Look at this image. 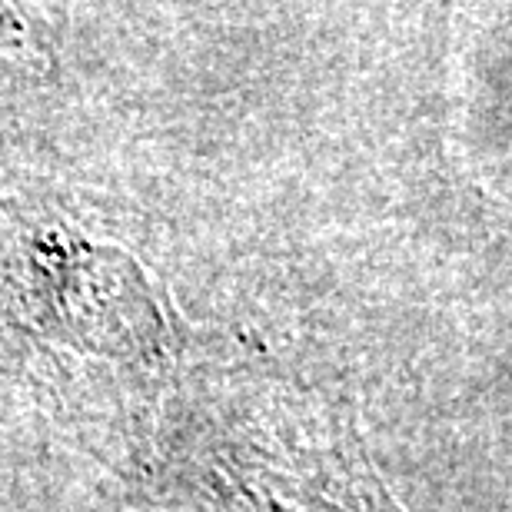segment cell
<instances>
[{
  "instance_id": "1",
  "label": "cell",
  "mask_w": 512,
  "mask_h": 512,
  "mask_svg": "<svg viewBox=\"0 0 512 512\" xmlns=\"http://www.w3.org/2000/svg\"><path fill=\"white\" fill-rule=\"evenodd\" d=\"M54 303V320L80 350L150 356L167 336L153 286L124 250H77L60 266Z\"/></svg>"
}]
</instances>
